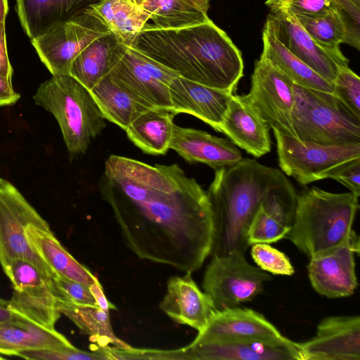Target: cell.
Returning a JSON list of instances; mask_svg holds the SVG:
<instances>
[{"label":"cell","mask_w":360,"mask_h":360,"mask_svg":"<svg viewBox=\"0 0 360 360\" xmlns=\"http://www.w3.org/2000/svg\"><path fill=\"white\" fill-rule=\"evenodd\" d=\"M72 347L68 338L55 328H47L20 315L0 323V354L18 356L27 350Z\"/></svg>","instance_id":"obj_23"},{"label":"cell","mask_w":360,"mask_h":360,"mask_svg":"<svg viewBox=\"0 0 360 360\" xmlns=\"http://www.w3.org/2000/svg\"><path fill=\"white\" fill-rule=\"evenodd\" d=\"M295 17L319 45L328 50L340 51L339 46L344 43L345 29L335 10L323 15Z\"/></svg>","instance_id":"obj_33"},{"label":"cell","mask_w":360,"mask_h":360,"mask_svg":"<svg viewBox=\"0 0 360 360\" xmlns=\"http://www.w3.org/2000/svg\"><path fill=\"white\" fill-rule=\"evenodd\" d=\"M206 193L213 217L211 257L245 254L248 230L261 207L283 225H292L297 196L293 185L283 172L255 159L216 169Z\"/></svg>","instance_id":"obj_2"},{"label":"cell","mask_w":360,"mask_h":360,"mask_svg":"<svg viewBox=\"0 0 360 360\" xmlns=\"http://www.w3.org/2000/svg\"><path fill=\"white\" fill-rule=\"evenodd\" d=\"M136 1V3L137 4V1H139V0H135Z\"/></svg>","instance_id":"obj_52"},{"label":"cell","mask_w":360,"mask_h":360,"mask_svg":"<svg viewBox=\"0 0 360 360\" xmlns=\"http://www.w3.org/2000/svg\"><path fill=\"white\" fill-rule=\"evenodd\" d=\"M327 179H333L346 186L354 195H360V158L349 160L332 169Z\"/></svg>","instance_id":"obj_41"},{"label":"cell","mask_w":360,"mask_h":360,"mask_svg":"<svg viewBox=\"0 0 360 360\" xmlns=\"http://www.w3.org/2000/svg\"><path fill=\"white\" fill-rule=\"evenodd\" d=\"M273 132L280 168L302 185L327 179L329 172L336 167L360 158V144L321 145L303 142L278 131Z\"/></svg>","instance_id":"obj_10"},{"label":"cell","mask_w":360,"mask_h":360,"mask_svg":"<svg viewBox=\"0 0 360 360\" xmlns=\"http://www.w3.org/2000/svg\"><path fill=\"white\" fill-rule=\"evenodd\" d=\"M160 308L176 322L187 325L198 333L203 330L217 311L211 297L202 292L193 280L191 272L169 279L167 293Z\"/></svg>","instance_id":"obj_19"},{"label":"cell","mask_w":360,"mask_h":360,"mask_svg":"<svg viewBox=\"0 0 360 360\" xmlns=\"http://www.w3.org/2000/svg\"><path fill=\"white\" fill-rule=\"evenodd\" d=\"M263 50L262 58L269 60L295 84L332 93L334 84L325 79L280 43L273 32L266 25L262 31Z\"/></svg>","instance_id":"obj_29"},{"label":"cell","mask_w":360,"mask_h":360,"mask_svg":"<svg viewBox=\"0 0 360 360\" xmlns=\"http://www.w3.org/2000/svg\"><path fill=\"white\" fill-rule=\"evenodd\" d=\"M202 1H203V2H204L205 4H207V6H209V1H210V0H202Z\"/></svg>","instance_id":"obj_49"},{"label":"cell","mask_w":360,"mask_h":360,"mask_svg":"<svg viewBox=\"0 0 360 360\" xmlns=\"http://www.w3.org/2000/svg\"><path fill=\"white\" fill-rule=\"evenodd\" d=\"M58 301L61 314L67 316L82 333L87 335L91 341L97 342L100 347L108 344L118 348L130 347L114 334L109 311L98 305L76 304L59 298Z\"/></svg>","instance_id":"obj_30"},{"label":"cell","mask_w":360,"mask_h":360,"mask_svg":"<svg viewBox=\"0 0 360 360\" xmlns=\"http://www.w3.org/2000/svg\"><path fill=\"white\" fill-rule=\"evenodd\" d=\"M285 338L262 314L238 306L217 310L194 342L233 340L274 341Z\"/></svg>","instance_id":"obj_18"},{"label":"cell","mask_w":360,"mask_h":360,"mask_svg":"<svg viewBox=\"0 0 360 360\" xmlns=\"http://www.w3.org/2000/svg\"><path fill=\"white\" fill-rule=\"evenodd\" d=\"M137 4L150 15L159 29H177L198 25L210 18L207 11L185 0H139Z\"/></svg>","instance_id":"obj_31"},{"label":"cell","mask_w":360,"mask_h":360,"mask_svg":"<svg viewBox=\"0 0 360 360\" xmlns=\"http://www.w3.org/2000/svg\"><path fill=\"white\" fill-rule=\"evenodd\" d=\"M186 359L302 360L298 342L282 340H233L194 342L183 347Z\"/></svg>","instance_id":"obj_16"},{"label":"cell","mask_w":360,"mask_h":360,"mask_svg":"<svg viewBox=\"0 0 360 360\" xmlns=\"http://www.w3.org/2000/svg\"><path fill=\"white\" fill-rule=\"evenodd\" d=\"M271 276L251 264L245 255L212 257L202 280V288L217 310L239 306L259 295Z\"/></svg>","instance_id":"obj_9"},{"label":"cell","mask_w":360,"mask_h":360,"mask_svg":"<svg viewBox=\"0 0 360 360\" xmlns=\"http://www.w3.org/2000/svg\"><path fill=\"white\" fill-rule=\"evenodd\" d=\"M18 315L10 308L9 300L0 297V323L13 319Z\"/></svg>","instance_id":"obj_46"},{"label":"cell","mask_w":360,"mask_h":360,"mask_svg":"<svg viewBox=\"0 0 360 360\" xmlns=\"http://www.w3.org/2000/svg\"><path fill=\"white\" fill-rule=\"evenodd\" d=\"M1 359H5V358L0 355V360H1Z\"/></svg>","instance_id":"obj_50"},{"label":"cell","mask_w":360,"mask_h":360,"mask_svg":"<svg viewBox=\"0 0 360 360\" xmlns=\"http://www.w3.org/2000/svg\"><path fill=\"white\" fill-rule=\"evenodd\" d=\"M26 234L33 250L56 275L89 287L98 281L65 250L50 228L30 226Z\"/></svg>","instance_id":"obj_25"},{"label":"cell","mask_w":360,"mask_h":360,"mask_svg":"<svg viewBox=\"0 0 360 360\" xmlns=\"http://www.w3.org/2000/svg\"><path fill=\"white\" fill-rule=\"evenodd\" d=\"M58 298L76 304L97 305L89 287L61 276L53 278Z\"/></svg>","instance_id":"obj_40"},{"label":"cell","mask_w":360,"mask_h":360,"mask_svg":"<svg viewBox=\"0 0 360 360\" xmlns=\"http://www.w3.org/2000/svg\"><path fill=\"white\" fill-rule=\"evenodd\" d=\"M20 97L13 88L12 80L0 75V107L12 105Z\"/></svg>","instance_id":"obj_44"},{"label":"cell","mask_w":360,"mask_h":360,"mask_svg":"<svg viewBox=\"0 0 360 360\" xmlns=\"http://www.w3.org/2000/svg\"><path fill=\"white\" fill-rule=\"evenodd\" d=\"M269 130L243 96L231 95L219 132L248 153L260 158L271 150Z\"/></svg>","instance_id":"obj_22"},{"label":"cell","mask_w":360,"mask_h":360,"mask_svg":"<svg viewBox=\"0 0 360 360\" xmlns=\"http://www.w3.org/2000/svg\"><path fill=\"white\" fill-rule=\"evenodd\" d=\"M128 1H132V2L136 3V1H135V0H128Z\"/></svg>","instance_id":"obj_51"},{"label":"cell","mask_w":360,"mask_h":360,"mask_svg":"<svg viewBox=\"0 0 360 360\" xmlns=\"http://www.w3.org/2000/svg\"><path fill=\"white\" fill-rule=\"evenodd\" d=\"M3 270L13 286L9 300L11 310L39 325L54 329L61 313L53 282L25 259H14Z\"/></svg>","instance_id":"obj_12"},{"label":"cell","mask_w":360,"mask_h":360,"mask_svg":"<svg viewBox=\"0 0 360 360\" xmlns=\"http://www.w3.org/2000/svg\"><path fill=\"white\" fill-rule=\"evenodd\" d=\"M345 29L344 43L360 49V0H334Z\"/></svg>","instance_id":"obj_38"},{"label":"cell","mask_w":360,"mask_h":360,"mask_svg":"<svg viewBox=\"0 0 360 360\" xmlns=\"http://www.w3.org/2000/svg\"><path fill=\"white\" fill-rule=\"evenodd\" d=\"M250 255L257 266L274 275L292 276L295 268L283 252L266 243L251 245Z\"/></svg>","instance_id":"obj_35"},{"label":"cell","mask_w":360,"mask_h":360,"mask_svg":"<svg viewBox=\"0 0 360 360\" xmlns=\"http://www.w3.org/2000/svg\"><path fill=\"white\" fill-rule=\"evenodd\" d=\"M90 91L105 120L124 130L143 112L155 108L121 86L108 75Z\"/></svg>","instance_id":"obj_27"},{"label":"cell","mask_w":360,"mask_h":360,"mask_svg":"<svg viewBox=\"0 0 360 360\" xmlns=\"http://www.w3.org/2000/svg\"><path fill=\"white\" fill-rule=\"evenodd\" d=\"M243 97L273 131L297 139L292 122L294 83L269 60H256L250 92Z\"/></svg>","instance_id":"obj_11"},{"label":"cell","mask_w":360,"mask_h":360,"mask_svg":"<svg viewBox=\"0 0 360 360\" xmlns=\"http://www.w3.org/2000/svg\"><path fill=\"white\" fill-rule=\"evenodd\" d=\"M298 345L302 360H360V317L327 316L312 338Z\"/></svg>","instance_id":"obj_17"},{"label":"cell","mask_w":360,"mask_h":360,"mask_svg":"<svg viewBox=\"0 0 360 360\" xmlns=\"http://www.w3.org/2000/svg\"><path fill=\"white\" fill-rule=\"evenodd\" d=\"M265 4L270 9L294 16L323 15L335 11L334 0H267Z\"/></svg>","instance_id":"obj_37"},{"label":"cell","mask_w":360,"mask_h":360,"mask_svg":"<svg viewBox=\"0 0 360 360\" xmlns=\"http://www.w3.org/2000/svg\"><path fill=\"white\" fill-rule=\"evenodd\" d=\"M8 11V0H0V24L6 21Z\"/></svg>","instance_id":"obj_47"},{"label":"cell","mask_w":360,"mask_h":360,"mask_svg":"<svg viewBox=\"0 0 360 360\" xmlns=\"http://www.w3.org/2000/svg\"><path fill=\"white\" fill-rule=\"evenodd\" d=\"M110 32L86 8L58 21L31 43L52 75H70L76 57L95 39Z\"/></svg>","instance_id":"obj_8"},{"label":"cell","mask_w":360,"mask_h":360,"mask_svg":"<svg viewBox=\"0 0 360 360\" xmlns=\"http://www.w3.org/2000/svg\"><path fill=\"white\" fill-rule=\"evenodd\" d=\"M292 122L298 140L321 145L360 144V118L336 96L294 84Z\"/></svg>","instance_id":"obj_6"},{"label":"cell","mask_w":360,"mask_h":360,"mask_svg":"<svg viewBox=\"0 0 360 360\" xmlns=\"http://www.w3.org/2000/svg\"><path fill=\"white\" fill-rule=\"evenodd\" d=\"M13 73L7 52L6 23L4 22L0 24V75L12 80Z\"/></svg>","instance_id":"obj_43"},{"label":"cell","mask_w":360,"mask_h":360,"mask_svg":"<svg viewBox=\"0 0 360 360\" xmlns=\"http://www.w3.org/2000/svg\"><path fill=\"white\" fill-rule=\"evenodd\" d=\"M89 289L95 298L96 304L100 308L106 311H110L112 309H116L115 306L107 300L103 287L98 281L91 285Z\"/></svg>","instance_id":"obj_45"},{"label":"cell","mask_w":360,"mask_h":360,"mask_svg":"<svg viewBox=\"0 0 360 360\" xmlns=\"http://www.w3.org/2000/svg\"><path fill=\"white\" fill-rule=\"evenodd\" d=\"M108 75L150 107L172 111L169 86L179 75L141 52L126 46Z\"/></svg>","instance_id":"obj_13"},{"label":"cell","mask_w":360,"mask_h":360,"mask_svg":"<svg viewBox=\"0 0 360 360\" xmlns=\"http://www.w3.org/2000/svg\"><path fill=\"white\" fill-rule=\"evenodd\" d=\"M131 47L179 77L231 94L243 76L240 51L210 19L177 29L147 22Z\"/></svg>","instance_id":"obj_3"},{"label":"cell","mask_w":360,"mask_h":360,"mask_svg":"<svg viewBox=\"0 0 360 360\" xmlns=\"http://www.w3.org/2000/svg\"><path fill=\"white\" fill-rule=\"evenodd\" d=\"M107 26L122 44L131 47L136 37L150 20L139 4L128 0H102L88 8Z\"/></svg>","instance_id":"obj_26"},{"label":"cell","mask_w":360,"mask_h":360,"mask_svg":"<svg viewBox=\"0 0 360 360\" xmlns=\"http://www.w3.org/2000/svg\"><path fill=\"white\" fill-rule=\"evenodd\" d=\"M231 95L179 76L169 86L172 111L175 115L188 113L217 131Z\"/></svg>","instance_id":"obj_20"},{"label":"cell","mask_w":360,"mask_h":360,"mask_svg":"<svg viewBox=\"0 0 360 360\" xmlns=\"http://www.w3.org/2000/svg\"><path fill=\"white\" fill-rule=\"evenodd\" d=\"M30 226L50 228L48 222L8 181L0 177V264L4 269L12 261L25 259L50 281L56 275L30 245L26 234Z\"/></svg>","instance_id":"obj_7"},{"label":"cell","mask_w":360,"mask_h":360,"mask_svg":"<svg viewBox=\"0 0 360 360\" xmlns=\"http://www.w3.org/2000/svg\"><path fill=\"white\" fill-rule=\"evenodd\" d=\"M169 149L188 162L204 163L214 170L233 165L243 158L236 146L228 139L176 124Z\"/></svg>","instance_id":"obj_21"},{"label":"cell","mask_w":360,"mask_h":360,"mask_svg":"<svg viewBox=\"0 0 360 360\" xmlns=\"http://www.w3.org/2000/svg\"><path fill=\"white\" fill-rule=\"evenodd\" d=\"M98 189L134 255L186 273L201 268L212 244L211 205L178 165L153 166L112 155Z\"/></svg>","instance_id":"obj_1"},{"label":"cell","mask_w":360,"mask_h":360,"mask_svg":"<svg viewBox=\"0 0 360 360\" xmlns=\"http://www.w3.org/2000/svg\"><path fill=\"white\" fill-rule=\"evenodd\" d=\"M125 49L111 32L103 35L76 57L70 75L90 91L111 72Z\"/></svg>","instance_id":"obj_24"},{"label":"cell","mask_w":360,"mask_h":360,"mask_svg":"<svg viewBox=\"0 0 360 360\" xmlns=\"http://www.w3.org/2000/svg\"><path fill=\"white\" fill-rule=\"evenodd\" d=\"M175 113L164 108L143 112L125 129L129 140L145 153L165 155L169 149Z\"/></svg>","instance_id":"obj_28"},{"label":"cell","mask_w":360,"mask_h":360,"mask_svg":"<svg viewBox=\"0 0 360 360\" xmlns=\"http://www.w3.org/2000/svg\"><path fill=\"white\" fill-rule=\"evenodd\" d=\"M332 94L360 118V79L349 67L342 68L334 82Z\"/></svg>","instance_id":"obj_36"},{"label":"cell","mask_w":360,"mask_h":360,"mask_svg":"<svg viewBox=\"0 0 360 360\" xmlns=\"http://www.w3.org/2000/svg\"><path fill=\"white\" fill-rule=\"evenodd\" d=\"M359 248V238L354 233L341 247L309 259L307 272L312 288L330 299L352 295L358 287L354 257Z\"/></svg>","instance_id":"obj_15"},{"label":"cell","mask_w":360,"mask_h":360,"mask_svg":"<svg viewBox=\"0 0 360 360\" xmlns=\"http://www.w3.org/2000/svg\"><path fill=\"white\" fill-rule=\"evenodd\" d=\"M17 356L33 360H89L108 359L105 354L87 352L77 348L41 349L20 352Z\"/></svg>","instance_id":"obj_39"},{"label":"cell","mask_w":360,"mask_h":360,"mask_svg":"<svg viewBox=\"0 0 360 360\" xmlns=\"http://www.w3.org/2000/svg\"><path fill=\"white\" fill-rule=\"evenodd\" d=\"M33 99L54 116L71 155L84 153L105 127L91 91L70 75H52L39 85Z\"/></svg>","instance_id":"obj_5"},{"label":"cell","mask_w":360,"mask_h":360,"mask_svg":"<svg viewBox=\"0 0 360 360\" xmlns=\"http://www.w3.org/2000/svg\"><path fill=\"white\" fill-rule=\"evenodd\" d=\"M188 4H191L192 6H196L198 8H200L205 11H207L209 6L205 4L202 0H185Z\"/></svg>","instance_id":"obj_48"},{"label":"cell","mask_w":360,"mask_h":360,"mask_svg":"<svg viewBox=\"0 0 360 360\" xmlns=\"http://www.w3.org/2000/svg\"><path fill=\"white\" fill-rule=\"evenodd\" d=\"M102 0H58L61 20Z\"/></svg>","instance_id":"obj_42"},{"label":"cell","mask_w":360,"mask_h":360,"mask_svg":"<svg viewBox=\"0 0 360 360\" xmlns=\"http://www.w3.org/2000/svg\"><path fill=\"white\" fill-rule=\"evenodd\" d=\"M359 198L317 187L297 194L293 221L285 238L309 259L330 252L356 233L352 229Z\"/></svg>","instance_id":"obj_4"},{"label":"cell","mask_w":360,"mask_h":360,"mask_svg":"<svg viewBox=\"0 0 360 360\" xmlns=\"http://www.w3.org/2000/svg\"><path fill=\"white\" fill-rule=\"evenodd\" d=\"M290 226L281 224L266 214L261 207L253 218L248 230V242L253 244L277 243L285 238Z\"/></svg>","instance_id":"obj_34"},{"label":"cell","mask_w":360,"mask_h":360,"mask_svg":"<svg viewBox=\"0 0 360 360\" xmlns=\"http://www.w3.org/2000/svg\"><path fill=\"white\" fill-rule=\"evenodd\" d=\"M16 11L30 40L61 20L58 0H16Z\"/></svg>","instance_id":"obj_32"},{"label":"cell","mask_w":360,"mask_h":360,"mask_svg":"<svg viewBox=\"0 0 360 360\" xmlns=\"http://www.w3.org/2000/svg\"><path fill=\"white\" fill-rule=\"evenodd\" d=\"M265 25L291 53L321 77L333 83L340 70L349 67V60L341 51L319 45L300 26L293 15L271 8Z\"/></svg>","instance_id":"obj_14"}]
</instances>
